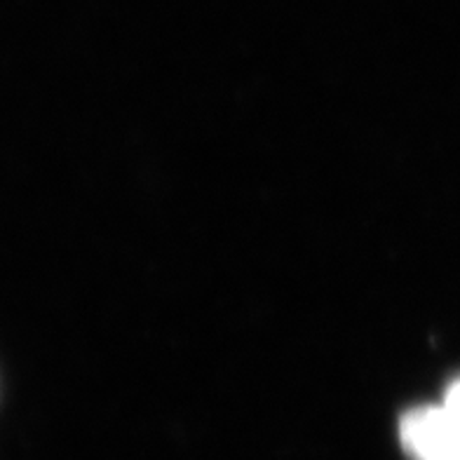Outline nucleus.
<instances>
[{"label": "nucleus", "instance_id": "nucleus-1", "mask_svg": "<svg viewBox=\"0 0 460 460\" xmlns=\"http://www.w3.org/2000/svg\"><path fill=\"white\" fill-rule=\"evenodd\" d=\"M400 439L413 460H460V378L448 385L439 404L404 413Z\"/></svg>", "mask_w": 460, "mask_h": 460}]
</instances>
